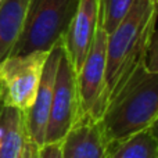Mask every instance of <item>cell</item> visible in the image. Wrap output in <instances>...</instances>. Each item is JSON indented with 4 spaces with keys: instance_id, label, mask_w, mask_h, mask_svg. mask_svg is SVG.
<instances>
[{
    "instance_id": "5bb4252c",
    "label": "cell",
    "mask_w": 158,
    "mask_h": 158,
    "mask_svg": "<svg viewBox=\"0 0 158 158\" xmlns=\"http://www.w3.org/2000/svg\"><path fill=\"white\" fill-rule=\"evenodd\" d=\"M144 65L147 68V71L158 74V29L154 31L153 35H151Z\"/></svg>"
},
{
    "instance_id": "5b68a950",
    "label": "cell",
    "mask_w": 158,
    "mask_h": 158,
    "mask_svg": "<svg viewBox=\"0 0 158 158\" xmlns=\"http://www.w3.org/2000/svg\"><path fill=\"white\" fill-rule=\"evenodd\" d=\"M108 33L98 25L87 57L77 74L79 117L101 119L108 106L106 83Z\"/></svg>"
},
{
    "instance_id": "2e32d148",
    "label": "cell",
    "mask_w": 158,
    "mask_h": 158,
    "mask_svg": "<svg viewBox=\"0 0 158 158\" xmlns=\"http://www.w3.org/2000/svg\"><path fill=\"white\" fill-rule=\"evenodd\" d=\"M19 158H40V147L33 142L32 139L27 136L24 143V147H22V153Z\"/></svg>"
},
{
    "instance_id": "8992f818",
    "label": "cell",
    "mask_w": 158,
    "mask_h": 158,
    "mask_svg": "<svg viewBox=\"0 0 158 158\" xmlns=\"http://www.w3.org/2000/svg\"><path fill=\"white\" fill-rule=\"evenodd\" d=\"M64 47V46H63ZM79 118V98L77 72L74 71L63 49L54 82L52 107L46 129V143H57L64 139Z\"/></svg>"
},
{
    "instance_id": "3957f363",
    "label": "cell",
    "mask_w": 158,
    "mask_h": 158,
    "mask_svg": "<svg viewBox=\"0 0 158 158\" xmlns=\"http://www.w3.org/2000/svg\"><path fill=\"white\" fill-rule=\"evenodd\" d=\"M78 0H31L22 32L10 56L50 52L63 40Z\"/></svg>"
},
{
    "instance_id": "6da1fadb",
    "label": "cell",
    "mask_w": 158,
    "mask_h": 158,
    "mask_svg": "<svg viewBox=\"0 0 158 158\" xmlns=\"http://www.w3.org/2000/svg\"><path fill=\"white\" fill-rule=\"evenodd\" d=\"M157 19L158 4L136 0L128 15L108 35L106 67L108 103L132 75L144 65Z\"/></svg>"
},
{
    "instance_id": "ffe728a7",
    "label": "cell",
    "mask_w": 158,
    "mask_h": 158,
    "mask_svg": "<svg viewBox=\"0 0 158 158\" xmlns=\"http://www.w3.org/2000/svg\"><path fill=\"white\" fill-rule=\"evenodd\" d=\"M0 3H2V0H0Z\"/></svg>"
},
{
    "instance_id": "4fadbf2b",
    "label": "cell",
    "mask_w": 158,
    "mask_h": 158,
    "mask_svg": "<svg viewBox=\"0 0 158 158\" xmlns=\"http://www.w3.org/2000/svg\"><path fill=\"white\" fill-rule=\"evenodd\" d=\"M136 0H100V25L111 33L128 15Z\"/></svg>"
},
{
    "instance_id": "9c48e42d",
    "label": "cell",
    "mask_w": 158,
    "mask_h": 158,
    "mask_svg": "<svg viewBox=\"0 0 158 158\" xmlns=\"http://www.w3.org/2000/svg\"><path fill=\"white\" fill-rule=\"evenodd\" d=\"M60 143L63 158H104L107 137L103 122L79 117Z\"/></svg>"
},
{
    "instance_id": "7c38bea8",
    "label": "cell",
    "mask_w": 158,
    "mask_h": 158,
    "mask_svg": "<svg viewBox=\"0 0 158 158\" xmlns=\"http://www.w3.org/2000/svg\"><path fill=\"white\" fill-rule=\"evenodd\" d=\"M104 158H158V140L150 128L143 129L125 139L108 142Z\"/></svg>"
},
{
    "instance_id": "7a4b0ae2",
    "label": "cell",
    "mask_w": 158,
    "mask_h": 158,
    "mask_svg": "<svg viewBox=\"0 0 158 158\" xmlns=\"http://www.w3.org/2000/svg\"><path fill=\"white\" fill-rule=\"evenodd\" d=\"M158 118V74L142 65L111 98L101 122L107 143L147 129Z\"/></svg>"
},
{
    "instance_id": "9a60e30c",
    "label": "cell",
    "mask_w": 158,
    "mask_h": 158,
    "mask_svg": "<svg viewBox=\"0 0 158 158\" xmlns=\"http://www.w3.org/2000/svg\"><path fill=\"white\" fill-rule=\"evenodd\" d=\"M40 158H63L61 143H46L40 147Z\"/></svg>"
},
{
    "instance_id": "e0dca14e",
    "label": "cell",
    "mask_w": 158,
    "mask_h": 158,
    "mask_svg": "<svg viewBox=\"0 0 158 158\" xmlns=\"http://www.w3.org/2000/svg\"><path fill=\"white\" fill-rule=\"evenodd\" d=\"M150 131L153 132V135L156 136V139L158 140V118L153 122V125L150 126Z\"/></svg>"
},
{
    "instance_id": "8fae6325",
    "label": "cell",
    "mask_w": 158,
    "mask_h": 158,
    "mask_svg": "<svg viewBox=\"0 0 158 158\" xmlns=\"http://www.w3.org/2000/svg\"><path fill=\"white\" fill-rule=\"evenodd\" d=\"M0 158H19L22 153L27 126L25 112L15 107H0Z\"/></svg>"
},
{
    "instance_id": "ba28073f",
    "label": "cell",
    "mask_w": 158,
    "mask_h": 158,
    "mask_svg": "<svg viewBox=\"0 0 158 158\" xmlns=\"http://www.w3.org/2000/svg\"><path fill=\"white\" fill-rule=\"evenodd\" d=\"M63 40H61L49 52V56L43 65L35 101H33L32 107L25 112L27 135L39 147L44 144V139H46L50 107H52L53 93H54L56 74H57L58 63H60L61 54H63Z\"/></svg>"
},
{
    "instance_id": "30bf717a",
    "label": "cell",
    "mask_w": 158,
    "mask_h": 158,
    "mask_svg": "<svg viewBox=\"0 0 158 158\" xmlns=\"http://www.w3.org/2000/svg\"><path fill=\"white\" fill-rule=\"evenodd\" d=\"M31 0H2L0 3V63L10 56L22 32Z\"/></svg>"
},
{
    "instance_id": "d6986e66",
    "label": "cell",
    "mask_w": 158,
    "mask_h": 158,
    "mask_svg": "<svg viewBox=\"0 0 158 158\" xmlns=\"http://www.w3.org/2000/svg\"><path fill=\"white\" fill-rule=\"evenodd\" d=\"M0 107H2V100H0Z\"/></svg>"
},
{
    "instance_id": "52a82bcc",
    "label": "cell",
    "mask_w": 158,
    "mask_h": 158,
    "mask_svg": "<svg viewBox=\"0 0 158 158\" xmlns=\"http://www.w3.org/2000/svg\"><path fill=\"white\" fill-rule=\"evenodd\" d=\"M98 25L100 0H78L75 14L63 38L64 52L77 74L86 60Z\"/></svg>"
},
{
    "instance_id": "277c9868",
    "label": "cell",
    "mask_w": 158,
    "mask_h": 158,
    "mask_svg": "<svg viewBox=\"0 0 158 158\" xmlns=\"http://www.w3.org/2000/svg\"><path fill=\"white\" fill-rule=\"evenodd\" d=\"M49 52L11 56L0 63L2 106L15 107L27 112L32 107Z\"/></svg>"
},
{
    "instance_id": "ac0fdd59",
    "label": "cell",
    "mask_w": 158,
    "mask_h": 158,
    "mask_svg": "<svg viewBox=\"0 0 158 158\" xmlns=\"http://www.w3.org/2000/svg\"><path fill=\"white\" fill-rule=\"evenodd\" d=\"M150 3H153V4H158V0H148Z\"/></svg>"
}]
</instances>
